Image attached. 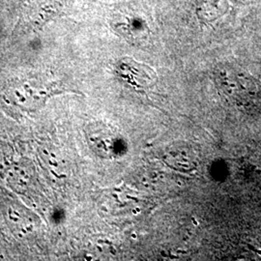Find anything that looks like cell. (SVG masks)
<instances>
[{"label":"cell","instance_id":"cell-1","mask_svg":"<svg viewBox=\"0 0 261 261\" xmlns=\"http://www.w3.org/2000/svg\"><path fill=\"white\" fill-rule=\"evenodd\" d=\"M53 86L46 84H21L7 91V99L23 110H37L46 103L47 98L56 93Z\"/></svg>","mask_w":261,"mask_h":261},{"label":"cell","instance_id":"cell-2","mask_svg":"<svg viewBox=\"0 0 261 261\" xmlns=\"http://www.w3.org/2000/svg\"><path fill=\"white\" fill-rule=\"evenodd\" d=\"M118 70L122 77L135 87L146 88L155 83V74L149 67L134 60H124Z\"/></svg>","mask_w":261,"mask_h":261},{"label":"cell","instance_id":"cell-3","mask_svg":"<svg viewBox=\"0 0 261 261\" xmlns=\"http://www.w3.org/2000/svg\"><path fill=\"white\" fill-rule=\"evenodd\" d=\"M88 136L93 148L100 150L101 154H108L110 150H112L114 141L112 140V133L108 129H105L103 127H92L88 132Z\"/></svg>","mask_w":261,"mask_h":261}]
</instances>
